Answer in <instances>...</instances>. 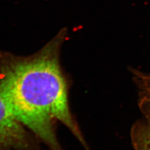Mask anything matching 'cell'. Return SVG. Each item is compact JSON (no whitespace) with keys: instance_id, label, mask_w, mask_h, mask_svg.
I'll return each instance as SVG.
<instances>
[{"instance_id":"1","label":"cell","mask_w":150,"mask_h":150,"mask_svg":"<svg viewBox=\"0 0 150 150\" xmlns=\"http://www.w3.org/2000/svg\"><path fill=\"white\" fill-rule=\"evenodd\" d=\"M62 29L38 54L3 69L0 95L17 120L51 150H62L56 134L60 122L90 150L70 110L69 82L59 62Z\"/></svg>"},{"instance_id":"2","label":"cell","mask_w":150,"mask_h":150,"mask_svg":"<svg viewBox=\"0 0 150 150\" xmlns=\"http://www.w3.org/2000/svg\"><path fill=\"white\" fill-rule=\"evenodd\" d=\"M38 150V147L0 95V150Z\"/></svg>"},{"instance_id":"3","label":"cell","mask_w":150,"mask_h":150,"mask_svg":"<svg viewBox=\"0 0 150 150\" xmlns=\"http://www.w3.org/2000/svg\"><path fill=\"white\" fill-rule=\"evenodd\" d=\"M131 142L135 150H150V122L146 119L137 121L131 132Z\"/></svg>"},{"instance_id":"4","label":"cell","mask_w":150,"mask_h":150,"mask_svg":"<svg viewBox=\"0 0 150 150\" xmlns=\"http://www.w3.org/2000/svg\"><path fill=\"white\" fill-rule=\"evenodd\" d=\"M133 79L137 86L139 95H150V74L131 69Z\"/></svg>"},{"instance_id":"5","label":"cell","mask_w":150,"mask_h":150,"mask_svg":"<svg viewBox=\"0 0 150 150\" xmlns=\"http://www.w3.org/2000/svg\"><path fill=\"white\" fill-rule=\"evenodd\" d=\"M139 106L145 119L150 122V95H139Z\"/></svg>"}]
</instances>
